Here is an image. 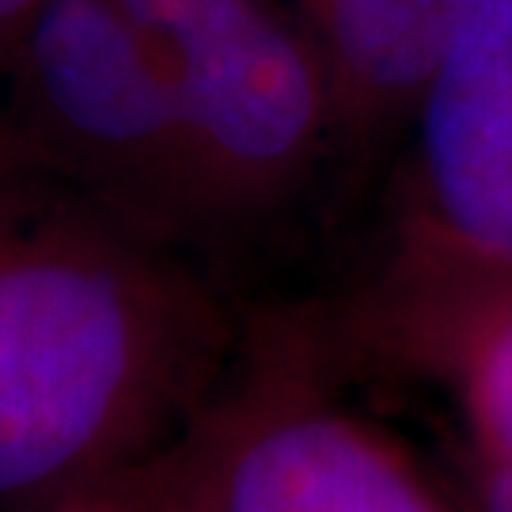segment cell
Masks as SVG:
<instances>
[{"label": "cell", "instance_id": "obj_11", "mask_svg": "<svg viewBox=\"0 0 512 512\" xmlns=\"http://www.w3.org/2000/svg\"><path fill=\"white\" fill-rule=\"evenodd\" d=\"M274 4H281V0H274ZM296 8H300V0H296Z\"/></svg>", "mask_w": 512, "mask_h": 512}, {"label": "cell", "instance_id": "obj_4", "mask_svg": "<svg viewBox=\"0 0 512 512\" xmlns=\"http://www.w3.org/2000/svg\"><path fill=\"white\" fill-rule=\"evenodd\" d=\"M156 46L183 103L205 262L300 198L338 152V110L311 31L274 0H198Z\"/></svg>", "mask_w": 512, "mask_h": 512}, {"label": "cell", "instance_id": "obj_2", "mask_svg": "<svg viewBox=\"0 0 512 512\" xmlns=\"http://www.w3.org/2000/svg\"><path fill=\"white\" fill-rule=\"evenodd\" d=\"M353 368L315 304L243 315L205 403L164 452L95 497L126 512H452L346 391Z\"/></svg>", "mask_w": 512, "mask_h": 512}, {"label": "cell", "instance_id": "obj_1", "mask_svg": "<svg viewBox=\"0 0 512 512\" xmlns=\"http://www.w3.org/2000/svg\"><path fill=\"white\" fill-rule=\"evenodd\" d=\"M239 334L202 258L0 133V509L110 494L183 433Z\"/></svg>", "mask_w": 512, "mask_h": 512}, {"label": "cell", "instance_id": "obj_6", "mask_svg": "<svg viewBox=\"0 0 512 512\" xmlns=\"http://www.w3.org/2000/svg\"><path fill=\"white\" fill-rule=\"evenodd\" d=\"M399 152L384 247L512 266V0H471Z\"/></svg>", "mask_w": 512, "mask_h": 512}, {"label": "cell", "instance_id": "obj_7", "mask_svg": "<svg viewBox=\"0 0 512 512\" xmlns=\"http://www.w3.org/2000/svg\"><path fill=\"white\" fill-rule=\"evenodd\" d=\"M467 8L471 0H300L330 76L338 152L399 148Z\"/></svg>", "mask_w": 512, "mask_h": 512}, {"label": "cell", "instance_id": "obj_8", "mask_svg": "<svg viewBox=\"0 0 512 512\" xmlns=\"http://www.w3.org/2000/svg\"><path fill=\"white\" fill-rule=\"evenodd\" d=\"M471 501H475V512H512V471L475 456V463H471Z\"/></svg>", "mask_w": 512, "mask_h": 512}, {"label": "cell", "instance_id": "obj_10", "mask_svg": "<svg viewBox=\"0 0 512 512\" xmlns=\"http://www.w3.org/2000/svg\"><path fill=\"white\" fill-rule=\"evenodd\" d=\"M46 512H126V509L107 505V501H73V505H57V509H46Z\"/></svg>", "mask_w": 512, "mask_h": 512}, {"label": "cell", "instance_id": "obj_5", "mask_svg": "<svg viewBox=\"0 0 512 512\" xmlns=\"http://www.w3.org/2000/svg\"><path fill=\"white\" fill-rule=\"evenodd\" d=\"M315 308L353 376L437 384L475 456L512 471V266L384 247L353 293Z\"/></svg>", "mask_w": 512, "mask_h": 512}, {"label": "cell", "instance_id": "obj_9", "mask_svg": "<svg viewBox=\"0 0 512 512\" xmlns=\"http://www.w3.org/2000/svg\"><path fill=\"white\" fill-rule=\"evenodd\" d=\"M42 0H0V76H4V65L16 50L23 27L31 23V16L38 12Z\"/></svg>", "mask_w": 512, "mask_h": 512}, {"label": "cell", "instance_id": "obj_3", "mask_svg": "<svg viewBox=\"0 0 512 512\" xmlns=\"http://www.w3.org/2000/svg\"><path fill=\"white\" fill-rule=\"evenodd\" d=\"M0 92L12 145L198 255L183 103L160 46L118 0H42Z\"/></svg>", "mask_w": 512, "mask_h": 512}]
</instances>
